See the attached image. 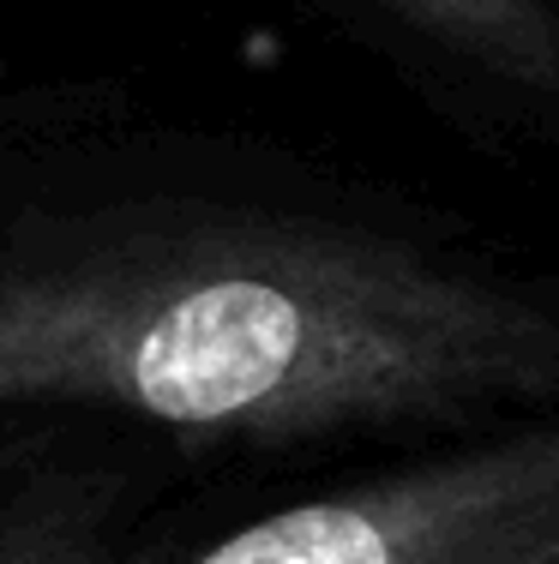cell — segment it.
I'll use <instances>...</instances> for the list:
<instances>
[{
    "mask_svg": "<svg viewBox=\"0 0 559 564\" xmlns=\"http://www.w3.org/2000/svg\"><path fill=\"white\" fill-rule=\"evenodd\" d=\"M475 115L559 144V0H362Z\"/></svg>",
    "mask_w": 559,
    "mask_h": 564,
    "instance_id": "3957f363",
    "label": "cell"
},
{
    "mask_svg": "<svg viewBox=\"0 0 559 564\" xmlns=\"http://www.w3.org/2000/svg\"><path fill=\"white\" fill-rule=\"evenodd\" d=\"M193 445L499 433L559 414V282L325 210L151 198L0 240V409Z\"/></svg>",
    "mask_w": 559,
    "mask_h": 564,
    "instance_id": "6da1fadb",
    "label": "cell"
},
{
    "mask_svg": "<svg viewBox=\"0 0 559 564\" xmlns=\"http://www.w3.org/2000/svg\"><path fill=\"white\" fill-rule=\"evenodd\" d=\"M0 564H139L109 487L49 475H0Z\"/></svg>",
    "mask_w": 559,
    "mask_h": 564,
    "instance_id": "277c9868",
    "label": "cell"
},
{
    "mask_svg": "<svg viewBox=\"0 0 559 564\" xmlns=\"http://www.w3.org/2000/svg\"><path fill=\"white\" fill-rule=\"evenodd\" d=\"M193 564H559V414L283 505Z\"/></svg>",
    "mask_w": 559,
    "mask_h": 564,
    "instance_id": "7a4b0ae2",
    "label": "cell"
}]
</instances>
